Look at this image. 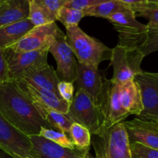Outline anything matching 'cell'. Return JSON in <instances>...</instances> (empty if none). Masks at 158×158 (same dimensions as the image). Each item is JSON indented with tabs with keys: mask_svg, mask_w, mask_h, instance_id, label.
Wrapping results in <instances>:
<instances>
[{
	"mask_svg": "<svg viewBox=\"0 0 158 158\" xmlns=\"http://www.w3.org/2000/svg\"><path fill=\"white\" fill-rule=\"evenodd\" d=\"M0 158H1V157H0Z\"/></svg>",
	"mask_w": 158,
	"mask_h": 158,
	"instance_id": "obj_40",
	"label": "cell"
},
{
	"mask_svg": "<svg viewBox=\"0 0 158 158\" xmlns=\"http://www.w3.org/2000/svg\"><path fill=\"white\" fill-rule=\"evenodd\" d=\"M69 137L77 149L89 151L91 134L87 128L77 123H73L69 128Z\"/></svg>",
	"mask_w": 158,
	"mask_h": 158,
	"instance_id": "obj_23",
	"label": "cell"
},
{
	"mask_svg": "<svg viewBox=\"0 0 158 158\" xmlns=\"http://www.w3.org/2000/svg\"><path fill=\"white\" fill-rule=\"evenodd\" d=\"M140 51L144 57L158 51V29L148 28V40Z\"/></svg>",
	"mask_w": 158,
	"mask_h": 158,
	"instance_id": "obj_29",
	"label": "cell"
},
{
	"mask_svg": "<svg viewBox=\"0 0 158 158\" xmlns=\"http://www.w3.org/2000/svg\"><path fill=\"white\" fill-rule=\"evenodd\" d=\"M1 158H6V157H1Z\"/></svg>",
	"mask_w": 158,
	"mask_h": 158,
	"instance_id": "obj_37",
	"label": "cell"
},
{
	"mask_svg": "<svg viewBox=\"0 0 158 158\" xmlns=\"http://www.w3.org/2000/svg\"><path fill=\"white\" fill-rule=\"evenodd\" d=\"M157 124H158V121H157Z\"/></svg>",
	"mask_w": 158,
	"mask_h": 158,
	"instance_id": "obj_39",
	"label": "cell"
},
{
	"mask_svg": "<svg viewBox=\"0 0 158 158\" xmlns=\"http://www.w3.org/2000/svg\"><path fill=\"white\" fill-rule=\"evenodd\" d=\"M95 158H131V147L123 122L109 128H100L91 134Z\"/></svg>",
	"mask_w": 158,
	"mask_h": 158,
	"instance_id": "obj_3",
	"label": "cell"
},
{
	"mask_svg": "<svg viewBox=\"0 0 158 158\" xmlns=\"http://www.w3.org/2000/svg\"><path fill=\"white\" fill-rule=\"evenodd\" d=\"M28 19L34 26H43L56 21V15L39 0H29Z\"/></svg>",
	"mask_w": 158,
	"mask_h": 158,
	"instance_id": "obj_22",
	"label": "cell"
},
{
	"mask_svg": "<svg viewBox=\"0 0 158 158\" xmlns=\"http://www.w3.org/2000/svg\"><path fill=\"white\" fill-rule=\"evenodd\" d=\"M39 1L41 2L51 12L56 15L59 9L66 6L69 0H39Z\"/></svg>",
	"mask_w": 158,
	"mask_h": 158,
	"instance_id": "obj_32",
	"label": "cell"
},
{
	"mask_svg": "<svg viewBox=\"0 0 158 158\" xmlns=\"http://www.w3.org/2000/svg\"><path fill=\"white\" fill-rule=\"evenodd\" d=\"M130 143H140L158 150V124L143 121L137 117L123 122Z\"/></svg>",
	"mask_w": 158,
	"mask_h": 158,
	"instance_id": "obj_16",
	"label": "cell"
},
{
	"mask_svg": "<svg viewBox=\"0 0 158 158\" xmlns=\"http://www.w3.org/2000/svg\"><path fill=\"white\" fill-rule=\"evenodd\" d=\"M134 80L138 86L141 96L143 110L137 118L143 121H158V73L142 70Z\"/></svg>",
	"mask_w": 158,
	"mask_h": 158,
	"instance_id": "obj_9",
	"label": "cell"
},
{
	"mask_svg": "<svg viewBox=\"0 0 158 158\" xmlns=\"http://www.w3.org/2000/svg\"><path fill=\"white\" fill-rule=\"evenodd\" d=\"M131 158H158V150L140 143H130Z\"/></svg>",
	"mask_w": 158,
	"mask_h": 158,
	"instance_id": "obj_28",
	"label": "cell"
},
{
	"mask_svg": "<svg viewBox=\"0 0 158 158\" xmlns=\"http://www.w3.org/2000/svg\"><path fill=\"white\" fill-rule=\"evenodd\" d=\"M66 116L73 123H77L87 128L91 134L97 133L101 128L98 108L90 97L81 90L76 91Z\"/></svg>",
	"mask_w": 158,
	"mask_h": 158,
	"instance_id": "obj_8",
	"label": "cell"
},
{
	"mask_svg": "<svg viewBox=\"0 0 158 158\" xmlns=\"http://www.w3.org/2000/svg\"><path fill=\"white\" fill-rule=\"evenodd\" d=\"M101 119V128H109L129 117L122 107L119 98V84L107 80L103 97L98 107Z\"/></svg>",
	"mask_w": 158,
	"mask_h": 158,
	"instance_id": "obj_11",
	"label": "cell"
},
{
	"mask_svg": "<svg viewBox=\"0 0 158 158\" xmlns=\"http://www.w3.org/2000/svg\"><path fill=\"white\" fill-rule=\"evenodd\" d=\"M49 49L29 52H15L9 48L4 49V57L10 80L18 83L26 74L48 64Z\"/></svg>",
	"mask_w": 158,
	"mask_h": 158,
	"instance_id": "obj_5",
	"label": "cell"
},
{
	"mask_svg": "<svg viewBox=\"0 0 158 158\" xmlns=\"http://www.w3.org/2000/svg\"><path fill=\"white\" fill-rule=\"evenodd\" d=\"M84 17L83 10L64 6L56 12V20L63 23L65 27L78 26L80 20Z\"/></svg>",
	"mask_w": 158,
	"mask_h": 158,
	"instance_id": "obj_25",
	"label": "cell"
},
{
	"mask_svg": "<svg viewBox=\"0 0 158 158\" xmlns=\"http://www.w3.org/2000/svg\"><path fill=\"white\" fill-rule=\"evenodd\" d=\"M18 158H25V157H18Z\"/></svg>",
	"mask_w": 158,
	"mask_h": 158,
	"instance_id": "obj_38",
	"label": "cell"
},
{
	"mask_svg": "<svg viewBox=\"0 0 158 158\" xmlns=\"http://www.w3.org/2000/svg\"><path fill=\"white\" fill-rule=\"evenodd\" d=\"M66 42L79 63L98 68L102 62L110 60L112 49L86 34L79 26L66 27Z\"/></svg>",
	"mask_w": 158,
	"mask_h": 158,
	"instance_id": "obj_2",
	"label": "cell"
},
{
	"mask_svg": "<svg viewBox=\"0 0 158 158\" xmlns=\"http://www.w3.org/2000/svg\"><path fill=\"white\" fill-rule=\"evenodd\" d=\"M149 3H152V4L158 5V0H148Z\"/></svg>",
	"mask_w": 158,
	"mask_h": 158,
	"instance_id": "obj_35",
	"label": "cell"
},
{
	"mask_svg": "<svg viewBox=\"0 0 158 158\" xmlns=\"http://www.w3.org/2000/svg\"><path fill=\"white\" fill-rule=\"evenodd\" d=\"M131 9L129 6L123 4L117 0H106L99 4L83 10L84 16H94L107 19L111 15L120 11Z\"/></svg>",
	"mask_w": 158,
	"mask_h": 158,
	"instance_id": "obj_21",
	"label": "cell"
},
{
	"mask_svg": "<svg viewBox=\"0 0 158 158\" xmlns=\"http://www.w3.org/2000/svg\"><path fill=\"white\" fill-rule=\"evenodd\" d=\"M60 29L56 23L34 26L9 49L15 52H29L49 48Z\"/></svg>",
	"mask_w": 158,
	"mask_h": 158,
	"instance_id": "obj_13",
	"label": "cell"
},
{
	"mask_svg": "<svg viewBox=\"0 0 158 158\" xmlns=\"http://www.w3.org/2000/svg\"><path fill=\"white\" fill-rule=\"evenodd\" d=\"M107 19L118 32V46L128 50H141L148 40V26L137 21L132 9L115 12Z\"/></svg>",
	"mask_w": 158,
	"mask_h": 158,
	"instance_id": "obj_4",
	"label": "cell"
},
{
	"mask_svg": "<svg viewBox=\"0 0 158 158\" xmlns=\"http://www.w3.org/2000/svg\"><path fill=\"white\" fill-rule=\"evenodd\" d=\"M136 17L140 16L148 20L149 29H158V5L149 3L131 8Z\"/></svg>",
	"mask_w": 158,
	"mask_h": 158,
	"instance_id": "obj_26",
	"label": "cell"
},
{
	"mask_svg": "<svg viewBox=\"0 0 158 158\" xmlns=\"http://www.w3.org/2000/svg\"><path fill=\"white\" fill-rule=\"evenodd\" d=\"M29 136L12 125L0 112V150L12 158H31Z\"/></svg>",
	"mask_w": 158,
	"mask_h": 158,
	"instance_id": "obj_7",
	"label": "cell"
},
{
	"mask_svg": "<svg viewBox=\"0 0 158 158\" xmlns=\"http://www.w3.org/2000/svg\"><path fill=\"white\" fill-rule=\"evenodd\" d=\"M5 1H6V0H0V6H1L2 5V3L4 2Z\"/></svg>",
	"mask_w": 158,
	"mask_h": 158,
	"instance_id": "obj_36",
	"label": "cell"
},
{
	"mask_svg": "<svg viewBox=\"0 0 158 158\" xmlns=\"http://www.w3.org/2000/svg\"><path fill=\"white\" fill-rule=\"evenodd\" d=\"M0 112L28 136L39 135L42 127L51 129L26 93L12 80L0 84Z\"/></svg>",
	"mask_w": 158,
	"mask_h": 158,
	"instance_id": "obj_1",
	"label": "cell"
},
{
	"mask_svg": "<svg viewBox=\"0 0 158 158\" xmlns=\"http://www.w3.org/2000/svg\"><path fill=\"white\" fill-rule=\"evenodd\" d=\"M33 27L29 19L0 27V49L4 50L15 44Z\"/></svg>",
	"mask_w": 158,
	"mask_h": 158,
	"instance_id": "obj_20",
	"label": "cell"
},
{
	"mask_svg": "<svg viewBox=\"0 0 158 158\" xmlns=\"http://www.w3.org/2000/svg\"><path fill=\"white\" fill-rule=\"evenodd\" d=\"M144 56L140 50H128L118 46L112 49L110 65L114 74L111 80L117 84H121L134 80L136 75L142 71L141 63Z\"/></svg>",
	"mask_w": 158,
	"mask_h": 158,
	"instance_id": "obj_6",
	"label": "cell"
},
{
	"mask_svg": "<svg viewBox=\"0 0 158 158\" xmlns=\"http://www.w3.org/2000/svg\"><path fill=\"white\" fill-rule=\"evenodd\" d=\"M10 80L8 73L7 65L4 57V52L0 49V84L3 82Z\"/></svg>",
	"mask_w": 158,
	"mask_h": 158,
	"instance_id": "obj_33",
	"label": "cell"
},
{
	"mask_svg": "<svg viewBox=\"0 0 158 158\" xmlns=\"http://www.w3.org/2000/svg\"><path fill=\"white\" fill-rule=\"evenodd\" d=\"M29 0H6L0 6V27L28 19Z\"/></svg>",
	"mask_w": 158,
	"mask_h": 158,
	"instance_id": "obj_19",
	"label": "cell"
},
{
	"mask_svg": "<svg viewBox=\"0 0 158 158\" xmlns=\"http://www.w3.org/2000/svg\"><path fill=\"white\" fill-rule=\"evenodd\" d=\"M56 62L57 77L60 81L74 83L77 77V62L75 55L66 42V34L60 29L49 49Z\"/></svg>",
	"mask_w": 158,
	"mask_h": 158,
	"instance_id": "obj_10",
	"label": "cell"
},
{
	"mask_svg": "<svg viewBox=\"0 0 158 158\" xmlns=\"http://www.w3.org/2000/svg\"><path fill=\"white\" fill-rule=\"evenodd\" d=\"M107 80L105 74L98 68L86 66L78 63L77 77L73 83L76 84L77 90H81L87 94L98 108Z\"/></svg>",
	"mask_w": 158,
	"mask_h": 158,
	"instance_id": "obj_12",
	"label": "cell"
},
{
	"mask_svg": "<svg viewBox=\"0 0 158 158\" xmlns=\"http://www.w3.org/2000/svg\"><path fill=\"white\" fill-rule=\"evenodd\" d=\"M17 83L33 103L44 120L48 110H55L63 114H67L70 104L57 97L55 94L34 86L26 82H19Z\"/></svg>",
	"mask_w": 158,
	"mask_h": 158,
	"instance_id": "obj_14",
	"label": "cell"
},
{
	"mask_svg": "<svg viewBox=\"0 0 158 158\" xmlns=\"http://www.w3.org/2000/svg\"><path fill=\"white\" fill-rule=\"evenodd\" d=\"M19 82H26L40 89L50 91L61 98L57 89L60 80L57 77L56 70L49 66V63L26 74Z\"/></svg>",
	"mask_w": 158,
	"mask_h": 158,
	"instance_id": "obj_17",
	"label": "cell"
},
{
	"mask_svg": "<svg viewBox=\"0 0 158 158\" xmlns=\"http://www.w3.org/2000/svg\"><path fill=\"white\" fill-rule=\"evenodd\" d=\"M57 89L62 100L70 104L74 97V83L67 81H60L57 86Z\"/></svg>",
	"mask_w": 158,
	"mask_h": 158,
	"instance_id": "obj_30",
	"label": "cell"
},
{
	"mask_svg": "<svg viewBox=\"0 0 158 158\" xmlns=\"http://www.w3.org/2000/svg\"><path fill=\"white\" fill-rule=\"evenodd\" d=\"M39 135L47 139V140H51V141L54 142L55 143L60 145L63 148L72 150L77 149L71 140V139L69 138V136L67 134L60 132V131L49 129V128L42 127Z\"/></svg>",
	"mask_w": 158,
	"mask_h": 158,
	"instance_id": "obj_27",
	"label": "cell"
},
{
	"mask_svg": "<svg viewBox=\"0 0 158 158\" xmlns=\"http://www.w3.org/2000/svg\"><path fill=\"white\" fill-rule=\"evenodd\" d=\"M117 1L120 2L127 5V6H129L131 8L143 6V5H146L148 3V0H117Z\"/></svg>",
	"mask_w": 158,
	"mask_h": 158,
	"instance_id": "obj_34",
	"label": "cell"
},
{
	"mask_svg": "<svg viewBox=\"0 0 158 158\" xmlns=\"http://www.w3.org/2000/svg\"><path fill=\"white\" fill-rule=\"evenodd\" d=\"M31 158H89V151L69 149L40 135L29 136Z\"/></svg>",
	"mask_w": 158,
	"mask_h": 158,
	"instance_id": "obj_15",
	"label": "cell"
},
{
	"mask_svg": "<svg viewBox=\"0 0 158 158\" xmlns=\"http://www.w3.org/2000/svg\"><path fill=\"white\" fill-rule=\"evenodd\" d=\"M104 1L106 0H69L66 6L80 9V10H84L87 8L95 6Z\"/></svg>",
	"mask_w": 158,
	"mask_h": 158,
	"instance_id": "obj_31",
	"label": "cell"
},
{
	"mask_svg": "<svg viewBox=\"0 0 158 158\" xmlns=\"http://www.w3.org/2000/svg\"><path fill=\"white\" fill-rule=\"evenodd\" d=\"M120 104L129 115H140L143 110L141 96L138 86L134 80L119 84Z\"/></svg>",
	"mask_w": 158,
	"mask_h": 158,
	"instance_id": "obj_18",
	"label": "cell"
},
{
	"mask_svg": "<svg viewBox=\"0 0 158 158\" xmlns=\"http://www.w3.org/2000/svg\"><path fill=\"white\" fill-rule=\"evenodd\" d=\"M45 120L51 129L66 134L69 136V128L73 122L66 114L55 110H48L45 115Z\"/></svg>",
	"mask_w": 158,
	"mask_h": 158,
	"instance_id": "obj_24",
	"label": "cell"
}]
</instances>
